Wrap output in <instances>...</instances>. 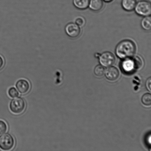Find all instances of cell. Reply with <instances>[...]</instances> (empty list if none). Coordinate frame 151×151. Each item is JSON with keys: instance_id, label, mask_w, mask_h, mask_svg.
<instances>
[{"instance_id": "21", "label": "cell", "mask_w": 151, "mask_h": 151, "mask_svg": "<svg viewBox=\"0 0 151 151\" xmlns=\"http://www.w3.org/2000/svg\"><path fill=\"white\" fill-rule=\"evenodd\" d=\"M103 1H106V2H111V1H113V0H103Z\"/></svg>"}, {"instance_id": "19", "label": "cell", "mask_w": 151, "mask_h": 151, "mask_svg": "<svg viewBox=\"0 0 151 151\" xmlns=\"http://www.w3.org/2000/svg\"><path fill=\"white\" fill-rule=\"evenodd\" d=\"M146 87L149 91H151V78H149L146 82Z\"/></svg>"}, {"instance_id": "17", "label": "cell", "mask_w": 151, "mask_h": 151, "mask_svg": "<svg viewBox=\"0 0 151 151\" xmlns=\"http://www.w3.org/2000/svg\"><path fill=\"white\" fill-rule=\"evenodd\" d=\"M7 130L6 124L4 121L0 120V135L4 134Z\"/></svg>"}, {"instance_id": "18", "label": "cell", "mask_w": 151, "mask_h": 151, "mask_svg": "<svg viewBox=\"0 0 151 151\" xmlns=\"http://www.w3.org/2000/svg\"><path fill=\"white\" fill-rule=\"evenodd\" d=\"M84 23H85V21H84V19L83 17H78L76 20V23L78 26H83Z\"/></svg>"}, {"instance_id": "12", "label": "cell", "mask_w": 151, "mask_h": 151, "mask_svg": "<svg viewBox=\"0 0 151 151\" xmlns=\"http://www.w3.org/2000/svg\"><path fill=\"white\" fill-rule=\"evenodd\" d=\"M90 0H73L74 5L79 9L83 10L87 8L90 3Z\"/></svg>"}, {"instance_id": "11", "label": "cell", "mask_w": 151, "mask_h": 151, "mask_svg": "<svg viewBox=\"0 0 151 151\" xmlns=\"http://www.w3.org/2000/svg\"><path fill=\"white\" fill-rule=\"evenodd\" d=\"M89 6L90 8L93 11H99L103 8V2L102 0H91Z\"/></svg>"}, {"instance_id": "2", "label": "cell", "mask_w": 151, "mask_h": 151, "mask_svg": "<svg viewBox=\"0 0 151 151\" xmlns=\"http://www.w3.org/2000/svg\"><path fill=\"white\" fill-rule=\"evenodd\" d=\"M121 64V68L125 72L129 73L135 69H139L142 66V62L139 57H136L124 59Z\"/></svg>"}, {"instance_id": "14", "label": "cell", "mask_w": 151, "mask_h": 151, "mask_svg": "<svg viewBox=\"0 0 151 151\" xmlns=\"http://www.w3.org/2000/svg\"><path fill=\"white\" fill-rule=\"evenodd\" d=\"M105 70L103 66L98 65L95 68L94 72L95 74L98 76H101L104 75Z\"/></svg>"}, {"instance_id": "6", "label": "cell", "mask_w": 151, "mask_h": 151, "mask_svg": "<svg viewBox=\"0 0 151 151\" xmlns=\"http://www.w3.org/2000/svg\"><path fill=\"white\" fill-rule=\"evenodd\" d=\"M115 57L112 53L109 52H104L99 56V62L102 66L109 67L114 63Z\"/></svg>"}, {"instance_id": "8", "label": "cell", "mask_w": 151, "mask_h": 151, "mask_svg": "<svg viewBox=\"0 0 151 151\" xmlns=\"http://www.w3.org/2000/svg\"><path fill=\"white\" fill-rule=\"evenodd\" d=\"M16 88L19 92L22 94H25L29 91L30 88L29 81L24 79L19 80L16 84Z\"/></svg>"}, {"instance_id": "10", "label": "cell", "mask_w": 151, "mask_h": 151, "mask_svg": "<svg viewBox=\"0 0 151 151\" xmlns=\"http://www.w3.org/2000/svg\"><path fill=\"white\" fill-rule=\"evenodd\" d=\"M136 0H122L121 4L123 8L127 11H131L135 8Z\"/></svg>"}, {"instance_id": "5", "label": "cell", "mask_w": 151, "mask_h": 151, "mask_svg": "<svg viewBox=\"0 0 151 151\" xmlns=\"http://www.w3.org/2000/svg\"><path fill=\"white\" fill-rule=\"evenodd\" d=\"M135 11L137 14L140 16H149L151 14V4L149 1H142L136 4Z\"/></svg>"}, {"instance_id": "15", "label": "cell", "mask_w": 151, "mask_h": 151, "mask_svg": "<svg viewBox=\"0 0 151 151\" xmlns=\"http://www.w3.org/2000/svg\"><path fill=\"white\" fill-rule=\"evenodd\" d=\"M142 101L145 105L150 106L151 104V95L150 93H146L143 96Z\"/></svg>"}, {"instance_id": "13", "label": "cell", "mask_w": 151, "mask_h": 151, "mask_svg": "<svg viewBox=\"0 0 151 151\" xmlns=\"http://www.w3.org/2000/svg\"><path fill=\"white\" fill-rule=\"evenodd\" d=\"M142 28L146 31L150 30L151 29V18L150 16H146L141 22Z\"/></svg>"}, {"instance_id": "3", "label": "cell", "mask_w": 151, "mask_h": 151, "mask_svg": "<svg viewBox=\"0 0 151 151\" xmlns=\"http://www.w3.org/2000/svg\"><path fill=\"white\" fill-rule=\"evenodd\" d=\"M26 106V102L21 97L14 98L10 101L9 104L10 111L16 114L22 113L24 111Z\"/></svg>"}, {"instance_id": "4", "label": "cell", "mask_w": 151, "mask_h": 151, "mask_svg": "<svg viewBox=\"0 0 151 151\" xmlns=\"http://www.w3.org/2000/svg\"><path fill=\"white\" fill-rule=\"evenodd\" d=\"M15 140L13 136L8 133L0 136V149L4 151L11 150L14 147Z\"/></svg>"}, {"instance_id": "20", "label": "cell", "mask_w": 151, "mask_h": 151, "mask_svg": "<svg viewBox=\"0 0 151 151\" xmlns=\"http://www.w3.org/2000/svg\"><path fill=\"white\" fill-rule=\"evenodd\" d=\"M4 60L2 58L0 57V69L3 67V65H4Z\"/></svg>"}, {"instance_id": "1", "label": "cell", "mask_w": 151, "mask_h": 151, "mask_svg": "<svg viewBox=\"0 0 151 151\" xmlns=\"http://www.w3.org/2000/svg\"><path fill=\"white\" fill-rule=\"evenodd\" d=\"M136 50L135 44L129 40H125L119 43L115 49V54L122 60L130 58L134 56Z\"/></svg>"}, {"instance_id": "7", "label": "cell", "mask_w": 151, "mask_h": 151, "mask_svg": "<svg viewBox=\"0 0 151 151\" xmlns=\"http://www.w3.org/2000/svg\"><path fill=\"white\" fill-rule=\"evenodd\" d=\"M65 30L66 34L71 38L77 37L81 33L79 26L74 23H69L66 25Z\"/></svg>"}, {"instance_id": "9", "label": "cell", "mask_w": 151, "mask_h": 151, "mask_svg": "<svg viewBox=\"0 0 151 151\" xmlns=\"http://www.w3.org/2000/svg\"><path fill=\"white\" fill-rule=\"evenodd\" d=\"M105 75L106 78L111 81H114L117 79L119 76V70L115 67H110L106 69Z\"/></svg>"}, {"instance_id": "16", "label": "cell", "mask_w": 151, "mask_h": 151, "mask_svg": "<svg viewBox=\"0 0 151 151\" xmlns=\"http://www.w3.org/2000/svg\"><path fill=\"white\" fill-rule=\"evenodd\" d=\"M9 96L12 98L17 97L19 95V93L14 87H12L9 89L8 91Z\"/></svg>"}]
</instances>
